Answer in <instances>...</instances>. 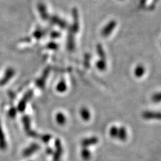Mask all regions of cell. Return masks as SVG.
Instances as JSON below:
<instances>
[{"instance_id":"obj_1","label":"cell","mask_w":161,"mask_h":161,"mask_svg":"<svg viewBox=\"0 0 161 161\" xmlns=\"http://www.w3.org/2000/svg\"><path fill=\"white\" fill-rule=\"evenodd\" d=\"M110 136L117 138L120 141H125L128 138L127 130L124 127L112 126L109 130Z\"/></svg>"},{"instance_id":"obj_2","label":"cell","mask_w":161,"mask_h":161,"mask_svg":"<svg viewBox=\"0 0 161 161\" xmlns=\"http://www.w3.org/2000/svg\"><path fill=\"white\" fill-rule=\"evenodd\" d=\"M22 122L24 124V130L26 131L27 135L33 138H38L39 136L38 134L31 129V124H30L31 122H30V119L28 115H24L22 118Z\"/></svg>"},{"instance_id":"obj_3","label":"cell","mask_w":161,"mask_h":161,"mask_svg":"<svg viewBox=\"0 0 161 161\" xmlns=\"http://www.w3.org/2000/svg\"><path fill=\"white\" fill-rule=\"evenodd\" d=\"M63 154V148L61 142L59 139L55 140V151L53 153V161H61L62 155Z\"/></svg>"},{"instance_id":"obj_4","label":"cell","mask_w":161,"mask_h":161,"mask_svg":"<svg viewBox=\"0 0 161 161\" xmlns=\"http://www.w3.org/2000/svg\"><path fill=\"white\" fill-rule=\"evenodd\" d=\"M32 95H33V91H29V92L23 97V98L20 100V102H19L18 105V108H17L19 112H23L25 110L26 107V104L28 101L32 97Z\"/></svg>"},{"instance_id":"obj_5","label":"cell","mask_w":161,"mask_h":161,"mask_svg":"<svg viewBox=\"0 0 161 161\" xmlns=\"http://www.w3.org/2000/svg\"><path fill=\"white\" fill-rule=\"evenodd\" d=\"M142 116L145 119L161 120V112L154 111H145L142 114Z\"/></svg>"},{"instance_id":"obj_6","label":"cell","mask_w":161,"mask_h":161,"mask_svg":"<svg viewBox=\"0 0 161 161\" xmlns=\"http://www.w3.org/2000/svg\"><path fill=\"white\" fill-rule=\"evenodd\" d=\"M40 146L36 143H33L30 144L28 147L25 148L22 152V155L24 157H29L35 153L40 149Z\"/></svg>"},{"instance_id":"obj_7","label":"cell","mask_w":161,"mask_h":161,"mask_svg":"<svg viewBox=\"0 0 161 161\" xmlns=\"http://www.w3.org/2000/svg\"><path fill=\"white\" fill-rule=\"evenodd\" d=\"M116 22L115 20H112L110 21L106 26H105L102 31V35L103 37H107L112 34V32L115 29L116 26Z\"/></svg>"},{"instance_id":"obj_8","label":"cell","mask_w":161,"mask_h":161,"mask_svg":"<svg viewBox=\"0 0 161 161\" xmlns=\"http://www.w3.org/2000/svg\"><path fill=\"white\" fill-rule=\"evenodd\" d=\"M73 24L71 28L73 33H77L79 29V14L76 8L73 9Z\"/></svg>"},{"instance_id":"obj_9","label":"cell","mask_w":161,"mask_h":161,"mask_svg":"<svg viewBox=\"0 0 161 161\" xmlns=\"http://www.w3.org/2000/svg\"><path fill=\"white\" fill-rule=\"evenodd\" d=\"M98 142H99V139L97 137L92 136V137L83 139L81 140V142H80V144H81V146L83 148H87L90 147V146L96 144L97 143H98Z\"/></svg>"},{"instance_id":"obj_10","label":"cell","mask_w":161,"mask_h":161,"mask_svg":"<svg viewBox=\"0 0 161 161\" xmlns=\"http://www.w3.org/2000/svg\"><path fill=\"white\" fill-rule=\"evenodd\" d=\"M7 148V142L5 138V135L2 130L1 125H0V149L2 150H6Z\"/></svg>"},{"instance_id":"obj_11","label":"cell","mask_w":161,"mask_h":161,"mask_svg":"<svg viewBox=\"0 0 161 161\" xmlns=\"http://www.w3.org/2000/svg\"><path fill=\"white\" fill-rule=\"evenodd\" d=\"M80 115L84 121H89L91 118L89 110L85 107H83L80 110Z\"/></svg>"},{"instance_id":"obj_12","label":"cell","mask_w":161,"mask_h":161,"mask_svg":"<svg viewBox=\"0 0 161 161\" xmlns=\"http://www.w3.org/2000/svg\"><path fill=\"white\" fill-rule=\"evenodd\" d=\"M56 121L58 125H63L67 122V118H66V116H65L63 113L58 112L56 115Z\"/></svg>"},{"instance_id":"obj_13","label":"cell","mask_w":161,"mask_h":161,"mask_svg":"<svg viewBox=\"0 0 161 161\" xmlns=\"http://www.w3.org/2000/svg\"><path fill=\"white\" fill-rule=\"evenodd\" d=\"M145 71L146 70L142 65H138V66H137L136 68L135 69V70H134L135 76L138 78L142 77L144 75V74L145 73Z\"/></svg>"},{"instance_id":"obj_14","label":"cell","mask_w":161,"mask_h":161,"mask_svg":"<svg viewBox=\"0 0 161 161\" xmlns=\"http://www.w3.org/2000/svg\"><path fill=\"white\" fill-rule=\"evenodd\" d=\"M81 154V157L85 160H88L91 158V153L87 149V148H83L80 152Z\"/></svg>"},{"instance_id":"obj_15","label":"cell","mask_w":161,"mask_h":161,"mask_svg":"<svg viewBox=\"0 0 161 161\" xmlns=\"http://www.w3.org/2000/svg\"><path fill=\"white\" fill-rule=\"evenodd\" d=\"M57 89L58 92L60 93H63L65 91L67 90V85L65 81L64 80H61L58 85H57Z\"/></svg>"},{"instance_id":"obj_16","label":"cell","mask_w":161,"mask_h":161,"mask_svg":"<svg viewBox=\"0 0 161 161\" xmlns=\"http://www.w3.org/2000/svg\"><path fill=\"white\" fill-rule=\"evenodd\" d=\"M97 51L98 53L99 56L101 58V60H105V55L104 50L103 49V47L100 44H97Z\"/></svg>"},{"instance_id":"obj_17","label":"cell","mask_w":161,"mask_h":161,"mask_svg":"<svg viewBox=\"0 0 161 161\" xmlns=\"http://www.w3.org/2000/svg\"><path fill=\"white\" fill-rule=\"evenodd\" d=\"M96 66L97 69L100 70H105L106 69V63H105V60H100L97 63Z\"/></svg>"},{"instance_id":"obj_18","label":"cell","mask_w":161,"mask_h":161,"mask_svg":"<svg viewBox=\"0 0 161 161\" xmlns=\"http://www.w3.org/2000/svg\"><path fill=\"white\" fill-rule=\"evenodd\" d=\"M68 48L70 50H73L75 48V42L73 35L70 34V36H69L68 39Z\"/></svg>"},{"instance_id":"obj_19","label":"cell","mask_w":161,"mask_h":161,"mask_svg":"<svg viewBox=\"0 0 161 161\" xmlns=\"http://www.w3.org/2000/svg\"><path fill=\"white\" fill-rule=\"evenodd\" d=\"M152 100L154 103H158L161 102V92L154 94L152 97Z\"/></svg>"},{"instance_id":"obj_20","label":"cell","mask_w":161,"mask_h":161,"mask_svg":"<svg viewBox=\"0 0 161 161\" xmlns=\"http://www.w3.org/2000/svg\"><path fill=\"white\" fill-rule=\"evenodd\" d=\"M40 138H41V140L43 142H44V143H48V142H49V141L50 140V139H51L52 136L50 135V134H47L42 135L41 136H40Z\"/></svg>"},{"instance_id":"obj_21","label":"cell","mask_w":161,"mask_h":161,"mask_svg":"<svg viewBox=\"0 0 161 161\" xmlns=\"http://www.w3.org/2000/svg\"><path fill=\"white\" fill-rule=\"evenodd\" d=\"M16 114H17V109L16 108H14V107L11 108V109H9V112H8L9 116L11 118H14L15 117H16Z\"/></svg>"},{"instance_id":"obj_22","label":"cell","mask_w":161,"mask_h":161,"mask_svg":"<svg viewBox=\"0 0 161 161\" xmlns=\"http://www.w3.org/2000/svg\"><path fill=\"white\" fill-rule=\"evenodd\" d=\"M89 58H90V56L89 54L86 55V58H85V66L86 67H89Z\"/></svg>"},{"instance_id":"obj_23","label":"cell","mask_w":161,"mask_h":161,"mask_svg":"<svg viewBox=\"0 0 161 161\" xmlns=\"http://www.w3.org/2000/svg\"><path fill=\"white\" fill-rule=\"evenodd\" d=\"M46 152H47V154H53V153H54V151L53 150V149H52V148H47V149Z\"/></svg>"}]
</instances>
